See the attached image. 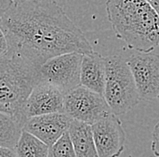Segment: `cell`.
Segmentation results:
<instances>
[{"label":"cell","mask_w":159,"mask_h":157,"mask_svg":"<svg viewBox=\"0 0 159 157\" xmlns=\"http://www.w3.org/2000/svg\"><path fill=\"white\" fill-rule=\"evenodd\" d=\"M21 1H27V0H14V3L15 2H21Z\"/></svg>","instance_id":"21"},{"label":"cell","mask_w":159,"mask_h":157,"mask_svg":"<svg viewBox=\"0 0 159 157\" xmlns=\"http://www.w3.org/2000/svg\"><path fill=\"white\" fill-rule=\"evenodd\" d=\"M99 157H119L125 150L126 133L117 115L111 113L91 126Z\"/></svg>","instance_id":"8"},{"label":"cell","mask_w":159,"mask_h":157,"mask_svg":"<svg viewBox=\"0 0 159 157\" xmlns=\"http://www.w3.org/2000/svg\"><path fill=\"white\" fill-rule=\"evenodd\" d=\"M9 52V44L5 32L0 26V59L7 55Z\"/></svg>","instance_id":"17"},{"label":"cell","mask_w":159,"mask_h":157,"mask_svg":"<svg viewBox=\"0 0 159 157\" xmlns=\"http://www.w3.org/2000/svg\"><path fill=\"white\" fill-rule=\"evenodd\" d=\"M82 57V53L70 52L46 61L40 67L41 81L55 86L64 94L78 88Z\"/></svg>","instance_id":"6"},{"label":"cell","mask_w":159,"mask_h":157,"mask_svg":"<svg viewBox=\"0 0 159 157\" xmlns=\"http://www.w3.org/2000/svg\"><path fill=\"white\" fill-rule=\"evenodd\" d=\"M148 3L153 7V8L157 11L159 16V0H148Z\"/></svg>","instance_id":"20"},{"label":"cell","mask_w":159,"mask_h":157,"mask_svg":"<svg viewBox=\"0 0 159 157\" xmlns=\"http://www.w3.org/2000/svg\"><path fill=\"white\" fill-rule=\"evenodd\" d=\"M49 157H77L68 131L50 147Z\"/></svg>","instance_id":"15"},{"label":"cell","mask_w":159,"mask_h":157,"mask_svg":"<svg viewBox=\"0 0 159 157\" xmlns=\"http://www.w3.org/2000/svg\"><path fill=\"white\" fill-rule=\"evenodd\" d=\"M14 4V0H0V21L6 12Z\"/></svg>","instance_id":"18"},{"label":"cell","mask_w":159,"mask_h":157,"mask_svg":"<svg viewBox=\"0 0 159 157\" xmlns=\"http://www.w3.org/2000/svg\"><path fill=\"white\" fill-rule=\"evenodd\" d=\"M127 62L135 78L140 99H159V55L139 52L131 55Z\"/></svg>","instance_id":"7"},{"label":"cell","mask_w":159,"mask_h":157,"mask_svg":"<svg viewBox=\"0 0 159 157\" xmlns=\"http://www.w3.org/2000/svg\"><path fill=\"white\" fill-rule=\"evenodd\" d=\"M105 60L107 73L103 96L115 115H124L141 100L135 78L127 60L119 55H110Z\"/></svg>","instance_id":"4"},{"label":"cell","mask_w":159,"mask_h":157,"mask_svg":"<svg viewBox=\"0 0 159 157\" xmlns=\"http://www.w3.org/2000/svg\"><path fill=\"white\" fill-rule=\"evenodd\" d=\"M49 150L46 144L25 130L16 146L17 157H49Z\"/></svg>","instance_id":"13"},{"label":"cell","mask_w":159,"mask_h":157,"mask_svg":"<svg viewBox=\"0 0 159 157\" xmlns=\"http://www.w3.org/2000/svg\"><path fill=\"white\" fill-rule=\"evenodd\" d=\"M64 96L55 86L41 81L33 88L26 101L25 113L27 119L54 113H64Z\"/></svg>","instance_id":"9"},{"label":"cell","mask_w":159,"mask_h":157,"mask_svg":"<svg viewBox=\"0 0 159 157\" xmlns=\"http://www.w3.org/2000/svg\"><path fill=\"white\" fill-rule=\"evenodd\" d=\"M71 120L65 113L43 115L29 118L23 130L32 134L51 147L69 130Z\"/></svg>","instance_id":"10"},{"label":"cell","mask_w":159,"mask_h":157,"mask_svg":"<svg viewBox=\"0 0 159 157\" xmlns=\"http://www.w3.org/2000/svg\"><path fill=\"white\" fill-rule=\"evenodd\" d=\"M0 157H17L16 149L0 147Z\"/></svg>","instance_id":"19"},{"label":"cell","mask_w":159,"mask_h":157,"mask_svg":"<svg viewBox=\"0 0 159 157\" xmlns=\"http://www.w3.org/2000/svg\"><path fill=\"white\" fill-rule=\"evenodd\" d=\"M23 128L9 115L0 112V147L16 149Z\"/></svg>","instance_id":"14"},{"label":"cell","mask_w":159,"mask_h":157,"mask_svg":"<svg viewBox=\"0 0 159 157\" xmlns=\"http://www.w3.org/2000/svg\"><path fill=\"white\" fill-rule=\"evenodd\" d=\"M106 60L99 52L83 54L80 69V86L104 95L106 85Z\"/></svg>","instance_id":"11"},{"label":"cell","mask_w":159,"mask_h":157,"mask_svg":"<svg viewBox=\"0 0 159 157\" xmlns=\"http://www.w3.org/2000/svg\"><path fill=\"white\" fill-rule=\"evenodd\" d=\"M151 150L155 156L159 157V121L155 126L152 132V142H151Z\"/></svg>","instance_id":"16"},{"label":"cell","mask_w":159,"mask_h":157,"mask_svg":"<svg viewBox=\"0 0 159 157\" xmlns=\"http://www.w3.org/2000/svg\"><path fill=\"white\" fill-rule=\"evenodd\" d=\"M0 26L8 41V53L38 68L61 54L93 52L83 32L54 0L15 2L3 16Z\"/></svg>","instance_id":"1"},{"label":"cell","mask_w":159,"mask_h":157,"mask_svg":"<svg viewBox=\"0 0 159 157\" xmlns=\"http://www.w3.org/2000/svg\"><path fill=\"white\" fill-rule=\"evenodd\" d=\"M68 132L76 156L99 157L90 125L72 119Z\"/></svg>","instance_id":"12"},{"label":"cell","mask_w":159,"mask_h":157,"mask_svg":"<svg viewBox=\"0 0 159 157\" xmlns=\"http://www.w3.org/2000/svg\"><path fill=\"white\" fill-rule=\"evenodd\" d=\"M40 68L16 54L0 59V112L15 118L22 128L28 120L25 108L30 94L39 82Z\"/></svg>","instance_id":"3"},{"label":"cell","mask_w":159,"mask_h":157,"mask_svg":"<svg viewBox=\"0 0 159 157\" xmlns=\"http://www.w3.org/2000/svg\"><path fill=\"white\" fill-rule=\"evenodd\" d=\"M106 12L116 36L129 49L150 53L159 47V16L148 0H107Z\"/></svg>","instance_id":"2"},{"label":"cell","mask_w":159,"mask_h":157,"mask_svg":"<svg viewBox=\"0 0 159 157\" xmlns=\"http://www.w3.org/2000/svg\"><path fill=\"white\" fill-rule=\"evenodd\" d=\"M64 113L73 120L92 126L113 112L103 95L80 86L65 94Z\"/></svg>","instance_id":"5"}]
</instances>
